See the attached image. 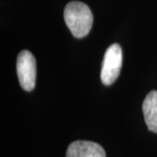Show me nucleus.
Returning a JSON list of instances; mask_svg holds the SVG:
<instances>
[{
    "instance_id": "obj_1",
    "label": "nucleus",
    "mask_w": 157,
    "mask_h": 157,
    "mask_svg": "<svg viewBox=\"0 0 157 157\" xmlns=\"http://www.w3.org/2000/svg\"><path fill=\"white\" fill-rule=\"evenodd\" d=\"M64 18L70 32L78 39L84 38L89 33L94 22L89 7L78 1L68 3L65 7Z\"/></svg>"
},
{
    "instance_id": "obj_2",
    "label": "nucleus",
    "mask_w": 157,
    "mask_h": 157,
    "mask_svg": "<svg viewBox=\"0 0 157 157\" xmlns=\"http://www.w3.org/2000/svg\"><path fill=\"white\" fill-rule=\"evenodd\" d=\"M122 67V51L120 45L113 44L106 51L101 72V79L106 86L112 85L119 77Z\"/></svg>"
},
{
    "instance_id": "obj_3",
    "label": "nucleus",
    "mask_w": 157,
    "mask_h": 157,
    "mask_svg": "<svg viewBox=\"0 0 157 157\" xmlns=\"http://www.w3.org/2000/svg\"><path fill=\"white\" fill-rule=\"evenodd\" d=\"M17 73L19 84L25 91L33 90L36 83V59L27 50L22 51L17 59Z\"/></svg>"
},
{
    "instance_id": "obj_4",
    "label": "nucleus",
    "mask_w": 157,
    "mask_h": 157,
    "mask_svg": "<svg viewBox=\"0 0 157 157\" xmlns=\"http://www.w3.org/2000/svg\"><path fill=\"white\" fill-rule=\"evenodd\" d=\"M66 157H106V153L98 143L76 140L68 146Z\"/></svg>"
},
{
    "instance_id": "obj_5",
    "label": "nucleus",
    "mask_w": 157,
    "mask_h": 157,
    "mask_svg": "<svg viewBox=\"0 0 157 157\" xmlns=\"http://www.w3.org/2000/svg\"><path fill=\"white\" fill-rule=\"evenodd\" d=\"M142 111L148 130L157 134V91L154 90L147 94Z\"/></svg>"
}]
</instances>
